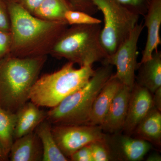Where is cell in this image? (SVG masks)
Masks as SVG:
<instances>
[{"label": "cell", "instance_id": "cell-1", "mask_svg": "<svg viewBox=\"0 0 161 161\" xmlns=\"http://www.w3.org/2000/svg\"><path fill=\"white\" fill-rule=\"evenodd\" d=\"M11 20L10 54L19 58L47 56L61 34L68 27L65 21L37 18L12 0H5Z\"/></svg>", "mask_w": 161, "mask_h": 161}, {"label": "cell", "instance_id": "cell-2", "mask_svg": "<svg viewBox=\"0 0 161 161\" xmlns=\"http://www.w3.org/2000/svg\"><path fill=\"white\" fill-rule=\"evenodd\" d=\"M47 56L19 58L10 53L0 59V108L16 113L29 100Z\"/></svg>", "mask_w": 161, "mask_h": 161}, {"label": "cell", "instance_id": "cell-3", "mask_svg": "<svg viewBox=\"0 0 161 161\" xmlns=\"http://www.w3.org/2000/svg\"><path fill=\"white\" fill-rule=\"evenodd\" d=\"M102 64L86 85L47 111L46 120L52 125H87L95 98L113 74L112 65Z\"/></svg>", "mask_w": 161, "mask_h": 161}, {"label": "cell", "instance_id": "cell-4", "mask_svg": "<svg viewBox=\"0 0 161 161\" xmlns=\"http://www.w3.org/2000/svg\"><path fill=\"white\" fill-rule=\"evenodd\" d=\"M68 62L60 69L39 77L32 87L29 100L40 107L53 108L89 81L92 66L75 68Z\"/></svg>", "mask_w": 161, "mask_h": 161}, {"label": "cell", "instance_id": "cell-5", "mask_svg": "<svg viewBox=\"0 0 161 161\" xmlns=\"http://www.w3.org/2000/svg\"><path fill=\"white\" fill-rule=\"evenodd\" d=\"M101 29L100 24L68 26L56 41L49 55L80 67L102 62L108 56L100 43Z\"/></svg>", "mask_w": 161, "mask_h": 161}, {"label": "cell", "instance_id": "cell-6", "mask_svg": "<svg viewBox=\"0 0 161 161\" xmlns=\"http://www.w3.org/2000/svg\"><path fill=\"white\" fill-rule=\"evenodd\" d=\"M103 16L101 44L107 56L112 55L130 36L138 23L140 16L116 0H93Z\"/></svg>", "mask_w": 161, "mask_h": 161}, {"label": "cell", "instance_id": "cell-7", "mask_svg": "<svg viewBox=\"0 0 161 161\" xmlns=\"http://www.w3.org/2000/svg\"><path fill=\"white\" fill-rule=\"evenodd\" d=\"M144 27L142 23H137L115 53L102 62V64L115 66L116 71L113 76L123 84L131 88L135 83V72L138 68L137 44Z\"/></svg>", "mask_w": 161, "mask_h": 161}, {"label": "cell", "instance_id": "cell-8", "mask_svg": "<svg viewBox=\"0 0 161 161\" xmlns=\"http://www.w3.org/2000/svg\"><path fill=\"white\" fill-rule=\"evenodd\" d=\"M52 132L60 151L69 159L81 147L103 139L106 134L100 126L86 125H52Z\"/></svg>", "mask_w": 161, "mask_h": 161}, {"label": "cell", "instance_id": "cell-9", "mask_svg": "<svg viewBox=\"0 0 161 161\" xmlns=\"http://www.w3.org/2000/svg\"><path fill=\"white\" fill-rule=\"evenodd\" d=\"M110 134H106L105 141L112 161L142 160L152 147L147 141L120 132Z\"/></svg>", "mask_w": 161, "mask_h": 161}, {"label": "cell", "instance_id": "cell-10", "mask_svg": "<svg viewBox=\"0 0 161 161\" xmlns=\"http://www.w3.org/2000/svg\"><path fill=\"white\" fill-rule=\"evenodd\" d=\"M152 94L147 89L135 83L132 88L125 121L122 131L131 136L136 128L153 108Z\"/></svg>", "mask_w": 161, "mask_h": 161}, {"label": "cell", "instance_id": "cell-11", "mask_svg": "<svg viewBox=\"0 0 161 161\" xmlns=\"http://www.w3.org/2000/svg\"><path fill=\"white\" fill-rule=\"evenodd\" d=\"M132 89L123 84L118 90L100 125L104 132L114 134L122 131Z\"/></svg>", "mask_w": 161, "mask_h": 161}, {"label": "cell", "instance_id": "cell-12", "mask_svg": "<svg viewBox=\"0 0 161 161\" xmlns=\"http://www.w3.org/2000/svg\"><path fill=\"white\" fill-rule=\"evenodd\" d=\"M143 16L145 20L144 26L147 27V40L138 65L151 59L153 52L157 50L159 45L161 44L160 36L161 0H152Z\"/></svg>", "mask_w": 161, "mask_h": 161}, {"label": "cell", "instance_id": "cell-13", "mask_svg": "<svg viewBox=\"0 0 161 161\" xmlns=\"http://www.w3.org/2000/svg\"><path fill=\"white\" fill-rule=\"evenodd\" d=\"M113 75L95 98L86 125L100 126L102 124L113 98L123 85Z\"/></svg>", "mask_w": 161, "mask_h": 161}, {"label": "cell", "instance_id": "cell-14", "mask_svg": "<svg viewBox=\"0 0 161 161\" xmlns=\"http://www.w3.org/2000/svg\"><path fill=\"white\" fill-rule=\"evenodd\" d=\"M43 148L39 137L33 132L14 140L9 154L11 161H40Z\"/></svg>", "mask_w": 161, "mask_h": 161}, {"label": "cell", "instance_id": "cell-15", "mask_svg": "<svg viewBox=\"0 0 161 161\" xmlns=\"http://www.w3.org/2000/svg\"><path fill=\"white\" fill-rule=\"evenodd\" d=\"M40 108L29 100L16 112L14 140L34 132L38 125L46 119L47 111Z\"/></svg>", "mask_w": 161, "mask_h": 161}, {"label": "cell", "instance_id": "cell-16", "mask_svg": "<svg viewBox=\"0 0 161 161\" xmlns=\"http://www.w3.org/2000/svg\"><path fill=\"white\" fill-rule=\"evenodd\" d=\"M135 83L147 89L152 94L161 87V52H153L152 58L138 65Z\"/></svg>", "mask_w": 161, "mask_h": 161}, {"label": "cell", "instance_id": "cell-17", "mask_svg": "<svg viewBox=\"0 0 161 161\" xmlns=\"http://www.w3.org/2000/svg\"><path fill=\"white\" fill-rule=\"evenodd\" d=\"M133 134L152 145L160 147L161 145V112L154 107L141 121Z\"/></svg>", "mask_w": 161, "mask_h": 161}, {"label": "cell", "instance_id": "cell-18", "mask_svg": "<svg viewBox=\"0 0 161 161\" xmlns=\"http://www.w3.org/2000/svg\"><path fill=\"white\" fill-rule=\"evenodd\" d=\"M43 148V161H68L69 159L60 151L52 132V125L45 119L35 130Z\"/></svg>", "mask_w": 161, "mask_h": 161}, {"label": "cell", "instance_id": "cell-19", "mask_svg": "<svg viewBox=\"0 0 161 161\" xmlns=\"http://www.w3.org/2000/svg\"><path fill=\"white\" fill-rule=\"evenodd\" d=\"M16 114L0 108V149L9 159V154L14 142Z\"/></svg>", "mask_w": 161, "mask_h": 161}, {"label": "cell", "instance_id": "cell-20", "mask_svg": "<svg viewBox=\"0 0 161 161\" xmlns=\"http://www.w3.org/2000/svg\"><path fill=\"white\" fill-rule=\"evenodd\" d=\"M70 9L68 0H43L33 15L46 21H65L64 14Z\"/></svg>", "mask_w": 161, "mask_h": 161}, {"label": "cell", "instance_id": "cell-21", "mask_svg": "<svg viewBox=\"0 0 161 161\" xmlns=\"http://www.w3.org/2000/svg\"><path fill=\"white\" fill-rule=\"evenodd\" d=\"M64 19L69 26L100 24L101 20L84 12L69 9L64 15Z\"/></svg>", "mask_w": 161, "mask_h": 161}, {"label": "cell", "instance_id": "cell-22", "mask_svg": "<svg viewBox=\"0 0 161 161\" xmlns=\"http://www.w3.org/2000/svg\"><path fill=\"white\" fill-rule=\"evenodd\" d=\"M93 161H112L109 149L105 141V137L101 140L89 144Z\"/></svg>", "mask_w": 161, "mask_h": 161}, {"label": "cell", "instance_id": "cell-23", "mask_svg": "<svg viewBox=\"0 0 161 161\" xmlns=\"http://www.w3.org/2000/svg\"><path fill=\"white\" fill-rule=\"evenodd\" d=\"M130 11L139 16L147 13L152 0H116Z\"/></svg>", "mask_w": 161, "mask_h": 161}, {"label": "cell", "instance_id": "cell-24", "mask_svg": "<svg viewBox=\"0 0 161 161\" xmlns=\"http://www.w3.org/2000/svg\"><path fill=\"white\" fill-rule=\"evenodd\" d=\"M73 10L84 12L92 15L98 11L93 0H68Z\"/></svg>", "mask_w": 161, "mask_h": 161}, {"label": "cell", "instance_id": "cell-25", "mask_svg": "<svg viewBox=\"0 0 161 161\" xmlns=\"http://www.w3.org/2000/svg\"><path fill=\"white\" fill-rule=\"evenodd\" d=\"M12 44V37L11 32L0 31V59L10 53Z\"/></svg>", "mask_w": 161, "mask_h": 161}, {"label": "cell", "instance_id": "cell-26", "mask_svg": "<svg viewBox=\"0 0 161 161\" xmlns=\"http://www.w3.org/2000/svg\"><path fill=\"white\" fill-rule=\"evenodd\" d=\"M0 31H11L10 14L5 0H0Z\"/></svg>", "mask_w": 161, "mask_h": 161}, {"label": "cell", "instance_id": "cell-27", "mask_svg": "<svg viewBox=\"0 0 161 161\" xmlns=\"http://www.w3.org/2000/svg\"><path fill=\"white\" fill-rule=\"evenodd\" d=\"M69 159L72 161H93L89 145L77 150L70 156Z\"/></svg>", "mask_w": 161, "mask_h": 161}, {"label": "cell", "instance_id": "cell-28", "mask_svg": "<svg viewBox=\"0 0 161 161\" xmlns=\"http://www.w3.org/2000/svg\"><path fill=\"white\" fill-rule=\"evenodd\" d=\"M30 13L33 14L43 0H12Z\"/></svg>", "mask_w": 161, "mask_h": 161}, {"label": "cell", "instance_id": "cell-29", "mask_svg": "<svg viewBox=\"0 0 161 161\" xmlns=\"http://www.w3.org/2000/svg\"><path fill=\"white\" fill-rule=\"evenodd\" d=\"M153 95H152L153 106L161 112V87L158 89Z\"/></svg>", "mask_w": 161, "mask_h": 161}, {"label": "cell", "instance_id": "cell-30", "mask_svg": "<svg viewBox=\"0 0 161 161\" xmlns=\"http://www.w3.org/2000/svg\"><path fill=\"white\" fill-rule=\"evenodd\" d=\"M146 161H161V156L157 153H153L147 157Z\"/></svg>", "mask_w": 161, "mask_h": 161}, {"label": "cell", "instance_id": "cell-31", "mask_svg": "<svg viewBox=\"0 0 161 161\" xmlns=\"http://www.w3.org/2000/svg\"><path fill=\"white\" fill-rule=\"evenodd\" d=\"M9 160L8 158L4 155V153L0 149V161H6Z\"/></svg>", "mask_w": 161, "mask_h": 161}]
</instances>
